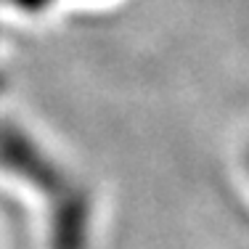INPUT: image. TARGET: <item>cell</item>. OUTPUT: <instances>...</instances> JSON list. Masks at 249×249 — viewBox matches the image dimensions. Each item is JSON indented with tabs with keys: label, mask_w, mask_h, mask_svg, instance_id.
<instances>
[{
	"label": "cell",
	"mask_w": 249,
	"mask_h": 249,
	"mask_svg": "<svg viewBox=\"0 0 249 249\" xmlns=\"http://www.w3.org/2000/svg\"><path fill=\"white\" fill-rule=\"evenodd\" d=\"M247 167H249V154H247Z\"/></svg>",
	"instance_id": "6da1fadb"
}]
</instances>
